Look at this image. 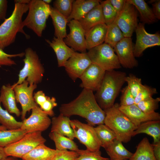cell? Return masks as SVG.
I'll use <instances>...</instances> for the list:
<instances>
[{
    "label": "cell",
    "instance_id": "41",
    "mask_svg": "<svg viewBox=\"0 0 160 160\" xmlns=\"http://www.w3.org/2000/svg\"><path fill=\"white\" fill-rule=\"evenodd\" d=\"M77 152L79 155L74 160H110L108 158L102 156L100 150L91 151L87 149H79Z\"/></svg>",
    "mask_w": 160,
    "mask_h": 160
},
{
    "label": "cell",
    "instance_id": "42",
    "mask_svg": "<svg viewBox=\"0 0 160 160\" xmlns=\"http://www.w3.org/2000/svg\"><path fill=\"white\" fill-rule=\"evenodd\" d=\"M156 89L147 85H143L140 91L135 97V104H137L140 101L152 97L157 93Z\"/></svg>",
    "mask_w": 160,
    "mask_h": 160
},
{
    "label": "cell",
    "instance_id": "30",
    "mask_svg": "<svg viewBox=\"0 0 160 160\" xmlns=\"http://www.w3.org/2000/svg\"><path fill=\"white\" fill-rule=\"evenodd\" d=\"M34 101L40 108L48 116L53 117L55 113L53 109L57 106L56 98L45 95L42 90H39L33 95Z\"/></svg>",
    "mask_w": 160,
    "mask_h": 160
},
{
    "label": "cell",
    "instance_id": "17",
    "mask_svg": "<svg viewBox=\"0 0 160 160\" xmlns=\"http://www.w3.org/2000/svg\"><path fill=\"white\" fill-rule=\"evenodd\" d=\"M105 72L97 65L92 63L79 78L81 81L80 86L93 91H96L100 85Z\"/></svg>",
    "mask_w": 160,
    "mask_h": 160
},
{
    "label": "cell",
    "instance_id": "29",
    "mask_svg": "<svg viewBox=\"0 0 160 160\" xmlns=\"http://www.w3.org/2000/svg\"><path fill=\"white\" fill-rule=\"evenodd\" d=\"M55 29V37L63 39L67 35V18L54 7H51L50 15Z\"/></svg>",
    "mask_w": 160,
    "mask_h": 160
},
{
    "label": "cell",
    "instance_id": "33",
    "mask_svg": "<svg viewBox=\"0 0 160 160\" xmlns=\"http://www.w3.org/2000/svg\"><path fill=\"white\" fill-rule=\"evenodd\" d=\"M27 133L21 128L0 131V146L4 148L12 144L20 139Z\"/></svg>",
    "mask_w": 160,
    "mask_h": 160
},
{
    "label": "cell",
    "instance_id": "8",
    "mask_svg": "<svg viewBox=\"0 0 160 160\" xmlns=\"http://www.w3.org/2000/svg\"><path fill=\"white\" fill-rule=\"evenodd\" d=\"M46 139L41 132H28L17 141L4 148L7 156L21 158L36 146L44 144Z\"/></svg>",
    "mask_w": 160,
    "mask_h": 160
},
{
    "label": "cell",
    "instance_id": "53",
    "mask_svg": "<svg viewBox=\"0 0 160 160\" xmlns=\"http://www.w3.org/2000/svg\"><path fill=\"white\" fill-rule=\"evenodd\" d=\"M43 1L46 4H49L52 2L51 0H43Z\"/></svg>",
    "mask_w": 160,
    "mask_h": 160
},
{
    "label": "cell",
    "instance_id": "20",
    "mask_svg": "<svg viewBox=\"0 0 160 160\" xmlns=\"http://www.w3.org/2000/svg\"><path fill=\"white\" fill-rule=\"evenodd\" d=\"M0 101L5 108L10 113L15 114L17 117L21 115V112L16 105L15 93L12 85L10 84L1 87Z\"/></svg>",
    "mask_w": 160,
    "mask_h": 160
},
{
    "label": "cell",
    "instance_id": "48",
    "mask_svg": "<svg viewBox=\"0 0 160 160\" xmlns=\"http://www.w3.org/2000/svg\"><path fill=\"white\" fill-rule=\"evenodd\" d=\"M152 10L153 13L157 20H160V0H156L152 4Z\"/></svg>",
    "mask_w": 160,
    "mask_h": 160
},
{
    "label": "cell",
    "instance_id": "40",
    "mask_svg": "<svg viewBox=\"0 0 160 160\" xmlns=\"http://www.w3.org/2000/svg\"><path fill=\"white\" fill-rule=\"evenodd\" d=\"M73 0H56L53 3L54 8L63 15L68 18L72 10Z\"/></svg>",
    "mask_w": 160,
    "mask_h": 160
},
{
    "label": "cell",
    "instance_id": "16",
    "mask_svg": "<svg viewBox=\"0 0 160 160\" xmlns=\"http://www.w3.org/2000/svg\"><path fill=\"white\" fill-rule=\"evenodd\" d=\"M92 64L87 53L75 52L65 62L64 67L69 77L73 81L80 78Z\"/></svg>",
    "mask_w": 160,
    "mask_h": 160
},
{
    "label": "cell",
    "instance_id": "43",
    "mask_svg": "<svg viewBox=\"0 0 160 160\" xmlns=\"http://www.w3.org/2000/svg\"><path fill=\"white\" fill-rule=\"evenodd\" d=\"M25 53L9 54L5 53L3 50L0 48V67L2 66H11L16 64V63L11 58L17 57H22L24 56Z\"/></svg>",
    "mask_w": 160,
    "mask_h": 160
},
{
    "label": "cell",
    "instance_id": "14",
    "mask_svg": "<svg viewBox=\"0 0 160 160\" xmlns=\"http://www.w3.org/2000/svg\"><path fill=\"white\" fill-rule=\"evenodd\" d=\"M68 23L70 32L63 39L64 41L74 51L86 53L85 31L78 20H72Z\"/></svg>",
    "mask_w": 160,
    "mask_h": 160
},
{
    "label": "cell",
    "instance_id": "6",
    "mask_svg": "<svg viewBox=\"0 0 160 160\" xmlns=\"http://www.w3.org/2000/svg\"><path fill=\"white\" fill-rule=\"evenodd\" d=\"M49 4L41 0H31L28 4V15L23 22V26L32 30L39 37L42 36L46 26V22L50 16Z\"/></svg>",
    "mask_w": 160,
    "mask_h": 160
},
{
    "label": "cell",
    "instance_id": "31",
    "mask_svg": "<svg viewBox=\"0 0 160 160\" xmlns=\"http://www.w3.org/2000/svg\"><path fill=\"white\" fill-rule=\"evenodd\" d=\"M135 152L129 160H157L153 153V145L144 137L136 147Z\"/></svg>",
    "mask_w": 160,
    "mask_h": 160
},
{
    "label": "cell",
    "instance_id": "27",
    "mask_svg": "<svg viewBox=\"0 0 160 160\" xmlns=\"http://www.w3.org/2000/svg\"><path fill=\"white\" fill-rule=\"evenodd\" d=\"M126 2L133 5L138 11L141 23L151 24L157 21L152 9L144 0H126Z\"/></svg>",
    "mask_w": 160,
    "mask_h": 160
},
{
    "label": "cell",
    "instance_id": "26",
    "mask_svg": "<svg viewBox=\"0 0 160 160\" xmlns=\"http://www.w3.org/2000/svg\"><path fill=\"white\" fill-rule=\"evenodd\" d=\"M57 150L51 148L44 144L38 145L22 158L23 160H52Z\"/></svg>",
    "mask_w": 160,
    "mask_h": 160
},
{
    "label": "cell",
    "instance_id": "22",
    "mask_svg": "<svg viewBox=\"0 0 160 160\" xmlns=\"http://www.w3.org/2000/svg\"><path fill=\"white\" fill-rule=\"evenodd\" d=\"M107 29L105 23L96 25L85 33V38L87 50L100 45L104 42Z\"/></svg>",
    "mask_w": 160,
    "mask_h": 160
},
{
    "label": "cell",
    "instance_id": "57",
    "mask_svg": "<svg viewBox=\"0 0 160 160\" xmlns=\"http://www.w3.org/2000/svg\"></svg>",
    "mask_w": 160,
    "mask_h": 160
},
{
    "label": "cell",
    "instance_id": "10",
    "mask_svg": "<svg viewBox=\"0 0 160 160\" xmlns=\"http://www.w3.org/2000/svg\"><path fill=\"white\" fill-rule=\"evenodd\" d=\"M12 87L15 92L16 102L19 103L21 107V116L23 120L25 118L27 113L29 112L37 105L33 95V91L37 88V84L29 85L28 82L25 80L21 84Z\"/></svg>",
    "mask_w": 160,
    "mask_h": 160
},
{
    "label": "cell",
    "instance_id": "4",
    "mask_svg": "<svg viewBox=\"0 0 160 160\" xmlns=\"http://www.w3.org/2000/svg\"><path fill=\"white\" fill-rule=\"evenodd\" d=\"M119 106V105L116 103L104 111V124L113 132L117 139L126 143L131 140L133 132L137 127L120 111Z\"/></svg>",
    "mask_w": 160,
    "mask_h": 160
},
{
    "label": "cell",
    "instance_id": "5",
    "mask_svg": "<svg viewBox=\"0 0 160 160\" xmlns=\"http://www.w3.org/2000/svg\"><path fill=\"white\" fill-rule=\"evenodd\" d=\"M24 53V66L19 71L17 81L12 87L21 84L26 78L29 84H37L42 80L44 69L37 53L30 47L26 49Z\"/></svg>",
    "mask_w": 160,
    "mask_h": 160
},
{
    "label": "cell",
    "instance_id": "2",
    "mask_svg": "<svg viewBox=\"0 0 160 160\" xmlns=\"http://www.w3.org/2000/svg\"><path fill=\"white\" fill-rule=\"evenodd\" d=\"M125 72L113 70L105 71L100 85L95 95L100 107L105 111L112 107L125 82Z\"/></svg>",
    "mask_w": 160,
    "mask_h": 160
},
{
    "label": "cell",
    "instance_id": "11",
    "mask_svg": "<svg viewBox=\"0 0 160 160\" xmlns=\"http://www.w3.org/2000/svg\"><path fill=\"white\" fill-rule=\"evenodd\" d=\"M115 22L124 37L131 38L138 23L137 11L135 7L126 2L123 9L118 14Z\"/></svg>",
    "mask_w": 160,
    "mask_h": 160
},
{
    "label": "cell",
    "instance_id": "39",
    "mask_svg": "<svg viewBox=\"0 0 160 160\" xmlns=\"http://www.w3.org/2000/svg\"><path fill=\"white\" fill-rule=\"evenodd\" d=\"M125 81L127 83V86L133 95L135 97L143 86L140 78L132 74L127 76Z\"/></svg>",
    "mask_w": 160,
    "mask_h": 160
},
{
    "label": "cell",
    "instance_id": "9",
    "mask_svg": "<svg viewBox=\"0 0 160 160\" xmlns=\"http://www.w3.org/2000/svg\"><path fill=\"white\" fill-rule=\"evenodd\" d=\"M70 124L75 138L85 145L87 150L91 151L100 150V143L93 126L76 119L71 120Z\"/></svg>",
    "mask_w": 160,
    "mask_h": 160
},
{
    "label": "cell",
    "instance_id": "19",
    "mask_svg": "<svg viewBox=\"0 0 160 160\" xmlns=\"http://www.w3.org/2000/svg\"><path fill=\"white\" fill-rule=\"evenodd\" d=\"M45 41L54 50L56 55L59 67H64L66 61L75 51L70 48L63 39L54 37L52 41L47 39Z\"/></svg>",
    "mask_w": 160,
    "mask_h": 160
},
{
    "label": "cell",
    "instance_id": "47",
    "mask_svg": "<svg viewBox=\"0 0 160 160\" xmlns=\"http://www.w3.org/2000/svg\"><path fill=\"white\" fill-rule=\"evenodd\" d=\"M8 1L0 0V19L4 20L6 18Z\"/></svg>",
    "mask_w": 160,
    "mask_h": 160
},
{
    "label": "cell",
    "instance_id": "15",
    "mask_svg": "<svg viewBox=\"0 0 160 160\" xmlns=\"http://www.w3.org/2000/svg\"><path fill=\"white\" fill-rule=\"evenodd\" d=\"M133 46L131 38L124 37L113 48L121 66L125 68H132L138 65Z\"/></svg>",
    "mask_w": 160,
    "mask_h": 160
},
{
    "label": "cell",
    "instance_id": "46",
    "mask_svg": "<svg viewBox=\"0 0 160 160\" xmlns=\"http://www.w3.org/2000/svg\"><path fill=\"white\" fill-rule=\"evenodd\" d=\"M111 5L118 14L123 8L126 0H109Z\"/></svg>",
    "mask_w": 160,
    "mask_h": 160
},
{
    "label": "cell",
    "instance_id": "37",
    "mask_svg": "<svg viewBox=\"0 0 160 160\" xmlns=\"http://www.w3.org/2000/svg\"><path fill=\"white\" fill-rule=\"evenodd\" d=\"M100 4L105 24L108 25L114 22L118 14L109 0L101 1Z\"/></svg>",
    "mask_w": 160,
    "mask_h": 160
},
{
    "label": "cell",
    "instance_id": "44",
    "mask_svg": "<svg viewBox=\"0 0 160 160\" xmlns=\"http://www.w3.org/2000/svg\"><path fill=\"white\" fill-rule=\"evenodd\" d=\"M52 160H74L79 155L76 151L68 150H57Z\"/></svg>",
    "mask_w": 160,
    "mask_h": 160
},
{
    "label": "cell",
    "instance_id": "35",
    "mask_svg": "<svg viewBox=\"0 0 160 160\" xmlns=\"http://www.w3.org/2000/svg\"><path fill=\"white\" fill-rule=\"evenodd\" d=\"M124 37L123 33L115 21L107 25L105 43L113 48Z\"/></svg>",
    "mask_w": 160,
    "mask_h": 160
},
{
    "label": "cell",
    "instance_id": "38",
    "mask_svg": "<svg viewBox=\"0 0 160 160\" xmlns=\"http://www.w3.org/2000/svg\"><path fill=\"white\" fill-rule=\"evenodd\" d=\"M160 98H155L153 97L141 101L136 105L139 108L144 112L150 113L155 112L159 106Z\"/></svg>",
    "mask_w": 160,
    "mask_h": 160
},
{
    "label": "cell",
    "instance_id": "28",
    "mask_svg": "<svg viewBox=\"0 0 160 160\" xmlns=\"http://www.w3.org/2000/svg\"><path fill=\"white\" fill-rule=\"evenodd\" d=\"M145 133L153 138V144L160 142V120L149 121L143 122L133 132L132 137L140 134Z\"/></svg>",
    "mask_w": 160,
    "mask_h": 160
},
{
    "label": "cell",
    "instance_id": "51",
    "mask_svg": "<svg viewBox=\"0 0 160 160\" xmlns=\"http://www.w3.org/2000/svg\"><path fill=\"white\" fill-rule=\"evenodd\" d=\"M30 0H15L14 1L15 3H19L23 4H28L30 2Z\"/></svg>",
    "mask_w": 160,
    "mask_h": 160
},
{
    "label": "cell",
    "instance_id": "24",
    "mask_svg": "<svg viewBox=\"0 0 160 160\" xmlns=\"http://www.w3.org/2000/svg\"><path fill=\"white\" fill-rule=\"evenodd\" d=\"M78 21L86 32L96 25L105 23L100 3Z\"/></svg>",
    "mask_w": 160,
    "mask_h": 160
},
{
    "label": "cell",
    "instance_id": "49",
    "mask_svg": "<svg viewBox=\"0 0 160 160\" xmlns=\"http://www.w3.org/2000/svg\"><path fill=\"white\" fill-rule=\"evenodd\" d=\"M153 145L154 156L157 160H160V142Z\"/></svg>",
    "mask_w": 160,
    "mask_h": 160
},
{
    "label": "cell",
    "instance_id": "12",
    "mask_svg": "<svg viewBox=\"0 0 160 160\" xmlns=\"http://www.w3.org/2000/svg\"><path fill=\"white\" fill-rule=\"evenodd\" d=\"M145 25L143 23H139L135 30L136 39L133 46V52L135 57H141L144 51L148 48L160 45L159 33H148L145 29Z\"/></svg>",
    "mask_w": 160,
    "mask_h": 160
},
{
    "label": "cell",
    "instance_id": "25",
    "mask_svg": "<svg viewBox=\"0 0 160 160\" xmlns=\"http://www.w3.org/2000/svg\"><path fill=\"white\" fill-rule=\"evenodd\" d=\"M105 149L110 160H129L133 154L124 147L121 142L116 138Z\"/></svg>",
    "mask_w": 160,
    "mask_h": 160
},
{
    "label": "cell",
    "instance_id": "1",
    "mask_svg": "<svg viewBox=\"0 0 160 160\" xmlns=\"http://www.w3.org/2000/svg\"><path fill=\"white\" fill-rule=\"evenodd\" d=\"M59 111L60 113L69 117L73 115L82 117L93 126L104 124L105 112L98 104L93 91L88 89L84 88L75 99L62 104Z\"/></svg>",
    "mask_w": 160,
    "mask_h": 160
},
{
    "label": "cell",
    "instance_id": "45",
    "mask_svg": "<svg viewBox=\"0 0 160 160\" xmlns=\"http://www.w3.org/2000/svg\"><path fill=\"white\" fill-rule=\"evenodd\" d=\"M134 104H135V97L127 86L122 90V94L120 99L119 105L126 106Z\"/></svg>",
    "mask_w": 160,
    "mask_h": 160
},
{
    "label": "cell",
    "instance_id": "23",
    "mask_svg": "<svg viewBox=\"0 0 160 160\" xmlns=\"http://www.w3.org/2000/svg\"><path fill=\"white\" fill-rule=\"evenodd\" d=\"M69 117L61 113L56 117H53L51 120V132H53L67 137L73 140L74 134L70 124Z\"/></svg>",
    "mask_w": 160,
    "mask_h": 160
},
{
    "label": "cell",
    "instance_id": "58",
    "mask_svg": "<svg viewBox=\"0 0 160 160\" xmlns=\"http://www.w3.org/2000/svg\"><path fill=\"white\" fill-rule=\"evenodd\" d=\"M22 160H23V159H22Z\"/></svg>",
    "mask_w": 160,
    "mask_h": 160
},
{
    "label": "cell",
    "instance_id": "21",
    "mask_svg": "<svg viewBox=\"0 0 160 160\" xmlns=\"http://www.w3.org/2000/svg\"><path fill=\"white\" fill-rule=\"evenodd\" d=\"M99 0L74 1L71 12L67 18L68 22L72 20H79L93 8L100 4Z\"/></svg>",
    "mask_w": 160,
    "mask_h": 160
},
{
    "label": "cell",
    "instance_id": "3",
    "mask_svg": "<svg viewBox=\"0 0 160 160\" xmlns=\"http://www.w3.org/2000/svg\"><path fill=\"white\" fill-rule=\"evenodd\" d=\"M28 10V4L15 3L11 15L0 25V48L3 50L13 43L18 32L23 33L27 39L30 36L23 30L22 18Z\"/></svg>",
    "mask_w": 160,
    "mask_h": 160
},
{
    "label": "cell",
    "instance_id": "32",
    "mask_svg": "<svg viewBox=\"0 0 160 160\" xmlns=\"http://www.w3.org/2000/svg\"><path fill=\"white\" fill-rule=\"evenodd\" d=\"M49 136L54 142L56 150L60 151L69 150L77 152L79 150L78 145L73 140L67 137L51 132L49 134Z\"/></svg>",
    "mask_w": 160,
    "mask_h": 160
},
{
    "label": "cell",
    "instance_id": "50",
    "mask_svg": "<svg viewBox=\"0 0 160 160\" xmlns=\"http://www.w3.org/2000/svg\"><path fill=\"white\" fill-rule=\"evenodd\" d=\"M7 157L4 151V148L0 146V160H1Z\"/></svg>",
    "mask_w": 160,
    "mask_h": 160
},
{
    "label": "cell",
    "instance_id": "18",
    "mask_svg": "<svg viewBox=\"0 0 160 160\" xmlns=\"http://www.w3.org/2000/svg\"><path fill=\"white\" fill-rule=\"evenodd\" d=\"M119 109L136 127L141 123L149 121L160 120V115L155 111L150 113H145L136 104L126 106H119Z\"/></svg>",
    "mask_w": 160,
    "mask_h": 160
},
{
    "label": "cell",
    "instance_id": "34",
    "mask_svg": "<svg viewBox=\"0 0 160 160\" xmlns=\"http://www.w3.org/2000/svg\"><path fill=\"white\" fill-rule=\"evenodd\" d=\"M94 129L101 147L104 148L116 138L113 132L104 124L97 125Z\"/></svg>",
    "mask_w": 160,
    "mask_h": 160
},
{
    "label": "cell",
    "instance_id": "56",
    "mask_svg": "<svg viewBox=\"0 0 160 160\" xmlns=\"http://www.w3.org/2000/svg\"><path fill=\"white\" fill-rule=\"evenodd\" d=\"M1 20L0 19V21Z\"/></svg>",
    "mask_w": 160,
    "mask_h": 160
},
{
    "label": "cell",
    "instance_id": "52",
    "mask_svg": "<svg viewBox=\"0 0 160 160\" xmlns=\"http://www.w3.org/2000/svg\"><path fill=\"white\" fill-rule=\"evenodd\" d=\"M1 160H17L15 159H14L13 157L8 156L7 158L2 159Z\"/></svg>",
    "mask_w": 160,
    "mask_h": 160
},
{
    "label": "cell",
    "instance_id": "54",
    "mask_svg": "<svg viewBox=\"0 0 160 160\" xmlns=\"http://www.w3.org/2000/svg\"><path fill=\"white\" fill-rule=\"evenodd\" d=\"M7 129L4 126L0 125V131Z\"/></svg>",
    "mask_w": 160,
    "mask_h": 160
},
{
    "label": "cell",
    "instance_id": "55",
    "mask_svg": "<svg viewBox=\"0 0 160 160\" xmlns=\"http://www.w3.org/2000/svg\"><path fill=\"white\" fill-rule=\"evenodd\" d=\"M156 0H151L149 1V3L151 4H152V3L155 2L156 1Z\"/></svg>",
    "mask_w": 160,
    "mask_h": 160
},
{
    "label": "cell",
    "instance_id": "7",
    "mask_svg": "<svg viewBox=\"0 0 160 160\" xmlns=\"http://www.w3.org/2000/svg\"><path fill=\"white\" fill-rule=\"evenodd\" d=\"M92 63L95 64L106 71L121 68L113 48L105 43L88 50L87 53Z\"/></svg>",
    "mask_w": 160,
    "mask_h": 160
},
{
    "label": "cell",
    "instance_id": "13",
    "mask_svg": "<svg viewBox=\"0 0 160 160\" xmlns=\"http://www.w3.org/2000/svg\"><path fill=\"white\" fill-rule=\"evenodd\" d=\"M30 116L25 118L20 128L27 132H42L47 130L51 124L48 116L38 105L33 108Z\"/></svg>",
    "mask_w": 160,
    "mask_h": 160
},
{
    "label": "cell",
    "instance_id": "36",
    "mask_svg": "<svg viewBox=\"0 0 160 160\" xmlns=\"http://www.w3.org/2000/svg\"><path fill=\"white\" fill-rule=\"evenodd\" d=\"M0 124L7 129L20 128L22 124V121H17L8 111L2 108L0 101Z\"/></svg>",
    "mask_w": 160,
    "mask_h": 160
}]
</instances>
